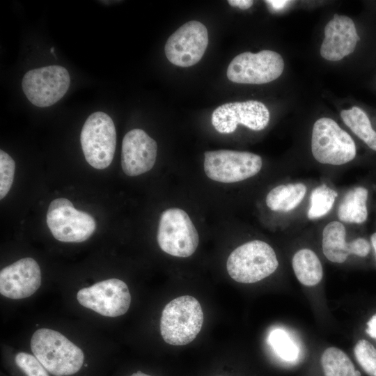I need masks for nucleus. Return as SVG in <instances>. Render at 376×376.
I'll return each instance as SVG.
<instances>
[{
	"mask_svg": "<svg viewBox=\"0 0 376 376\" xmlns=\"http://www.w3.org/2000/svg\"><path fill=\"white\" fill-rule=\"evenodd\" d=\"M130 376H150V375L143 373L142 372L138 371L135 373H133Z\"/></svg>",
	"mask_w": 376,
	"mask_h": 376,
	"instance_id": "33",
	"label": "nucleus"
},
{
	"mask_svg": "<svg viewBox=\"0 0 376 376\" xmlns=\"http://www.w3.org/2000/svg\"><path fill=\"white\" fill-rule=\"evenodd\" d=\"M340 117L351 131L370 149L376 151V132L367 114L359 107H353L340 111Z\"/></svg>",
	"mask_w": 376,
	"mask_h": 376,
	"instance_id": "21",
	"label": "nucleus"
},
{
	"mask_svg": "<svg viewBox=\"0 0 376 376\" xmlns=\"http://www.w3.org/2000/svg\"><path fill=\"white\" fill-rule=\"evenodd\" d=\"M283 69V58L276 52H246L238 54L231 61L226 75L234 83L263 84L279 78Z\"/></svg>",
	"mask_w": 376,
	"mask_h": 376,
	"instance_id": "9",
	"label": "nucleus"
},
{
	"mask_svg": "<svg viewBox=\"0 0 376 376\" xmlns=\"http://www.w3.org/2000/svg\"><path fill=\"white\" fill-rule=\"evenodd\" d=\"M366 334L376 340V313L367 322Z\"/></svg>",
	"mask_w": 376,
	"mask_h": 376,
	"instance_id": "29",
	"label": "nucleus"
},
{
	"mask_svg": "<svg viewBox=\"0 0 376 376\" xmlns=\"http://www.w3.org/2000/svg\"><path fill=\"white\" fill-rule=\"evenodd\" d=\"M311 153L321 164L341 166L355 158L357 148L352 136L334 120L324 117L313 124Z\"/></svg>",
	"mask_w": 376,
	"mask_h": 376,
	"instance_id": "4",
	"label": "nucleus"
},
{
	"mask_svg": "<svg viewBox=\"0 0 376 376\" xmlns=\"http://www.w3.org/2000/svg\"><path fill=\"white\" fill-rule=\"evenodd\" d=\"M279 267L274 249L267 242L254 240L244 243L229 255L226 269L229 276L242 283L258 282L272 274Z\"/></svg>",
	"mask_w": 376,
	"mask_h": 376,
	"instance_id": "3",
	"label": "nucleus"
},
{
	"mask_svg": "<svg viewBox=\"0 0 376 376\" xmlns=\"http://www.w3.org/2000/svg\"><path fill=\"white\" fill-rule=\"evenodd\" d=\"M51 52L53 54L54 53V47L51 48Z\"/></svg>",
	"mask_w": 376,
	"mask_h": 376,
	"instance_id": "34",
	"label": "nucleus"
},
{
	"mask_svg": "<svg viewBox=\"0 0 376 376\" xmlns=\"http://www.w3.org/2000/svg\"><path fill=\"white\" fill-rule=\"evenodd\" d=\"M359 40L353 20L336 13L324 27L320 55L328 61H340L354 51Z\"/></svg>",
	"mask_w": 376,
	"mask_h": 376,
	"instance_id": "16",
	"label": "nucleus"
},
{
	"mask_svg": "<svg viewBox=\"0 0 376 376\" xmlns=\"http://www.w3.org/2000/svg\"><path fill=\"white\" fill-rule=\"evenodd\" d=\"M308 192L306 184L288 182L272 188L265 197L267 207L273 212L288 213L297 208Z\"/></svg>",
	"mask_w": 376,
	"mask_h": 376,
	"instance_id": "17",
	"label": "nucleus"
},
{
	"mask_svg": "<svg viewBox=\"0 0 376 376\" xmlns=\"http://www.w3.org/2000/svg\"><path fill=\"white\" fill-rule=\"evenodd\" d=\"M356 360L368 376H376V348L368 340H359L354 347Z\"/></svg>",
	"mask_w": 376,
	"mask_h": 376,
	"instance_id": "25",
	"label": "nucleus"
},
{
	"mask_svg": "<svg viewBox=\"0 0 376 376\" xmlns=\"http://www.w3.org/2000/svg\"><path fill=\"white\" fill-rule=\"evenodd\" d=\"M15 362L26 376H49L48 371L34 355L19 352L15 357Z\"/></svg>",
	"mask_w": 376,
	"mask_h": 376,
	"instance_id": "27",
	"label": "nucleus"
},
{
	"mask_svg": "<svg viewBox=\"0 0 376 376\" xmlns=\"http://www.w3.org/2000/svg\"><path fill=\"white\" fill-rule=\"evenodd\" d=\"M157 155V142L145 131L133 129L123 137L121 166L129 176H137L153 167Z\"/></svg>",
	"mask_w": 376,
	"mask_h": 376,
	"instance_id": "14",
	"label": "nucleus"
},
{
	"mask_svg": "<svg viewBox=\"0 0 376 376\" xmlns=\"http://www.w3.org/2000/svg\"><path fill=\"white\" fill-rule=\"evenodd\" d=\"M80 142L86 162L93 168L104 169L113 158L116 132L111 118L102 111L91 113L86 120Z\"/></svg>",
	"mask_w": 376,
	"mask_h": 376,
	"instance_id": "5",
	"label": "nucleus"
},
{
	"mask_svg": "<svg viewBox=\"0 0 376 376\" xmlns=\"http://www.w3.org/2000/svg\"><path fill=\"white\" fill-rule=\"evenodd\" d=\"M227 2L231 6L237 7L242 10L249 8L253 3V1L251 0H228Z\"/></svg>",
	"mask_w": 376,
	"mask_h": 376,
	"instance_id": "30",
	"label": "nucleus"
},
{
	"mask_svg": "<svg viewBox=\"0 0 376 376\" xmlns=\"http://www.w3.org/2000/svg\"><path fill=\"white\" fill-rule=\"evenodd\" d=\"M40 284V268L31 258H22L5 267L0 272V293L10 299L29 297L37 291Z\"/></svg>",
	"mask_w": 376,
	"mask_h": 376,
	"instance_id": "15",
	"label": "nucleus"
},
{
	"mask_svg": "<svg viewBox=\"0 0 376 376\" xmlns=\"http://www.w3.org/2000/svg\"><path fill=\"white\" fill-rule=\"evenodd\" d=\"M208 45L206 26L191 20L178 28L168 38L164 52L168 60L180 67H189L203 57Z\"/></svg>",
	"mask_w": 376,
	"mask_h": 376,
	"instance_id": "12",
	"label": "nucleus"
},
{
	"mask_svg": "<svg viewBox=\"0 0 376 376\" xmlns=\"http://www.w3.org/2000/svg\"><path fill=\"white\" fill-rule=\"evenodd\" d=\"M47 224L52 235L63 242H81L88 240L96 228L94 218L75 209L68 199L53 200L48 207Z\"/></svg>",
	"mask_w": 376,
	"mask_h": 376,
	"instance_id": "8",
	"label": "nucleus"
},
{
	"mask_svg": "<svg viewBox=\"0 0 376 376\" xmlns=\"http://www.w3.org/2000/svg\"><path fill=\"white\" fill-rule=\"evenodd\" d=\"M15 162L5 151L0 150V198L8 193L13 182Z\"/></svg>",
	"mask_w": 376,
	"mask_h": 376,
	"instance_id": "26",
	"label": "nucleus"
},
{
	"mask_svg": "<svg viewBox=\"0 0 376 376\" xmlns=\"http://www.w3.org/2000/svg\"><path fill=\"white\" fill-rule=\"evenodd\" d=\"M370 240H371V244L375 251V258H376V233H374L371 235Z\"/></svg>",
	"mask_w": 376,
	"mask_h": 376,
	"instance_id": "32",
	"label": "nucleus"
},
{
	"mask_svg": "<svg viewBox=\"0 0 376 376\" xmlns=\"http://www.w3.org/2000/svg\"><path fill=\"white\" fill-rule=\"evenodd\" d=\"M321 363L324 376H355L357 370L342 350L329 347L322 353Z\"/></svg>",
	"mask_w": 376,
	"mask_h": 376,
	"instance_id": "22",
	"label": "nucleus"
},
{
	"mask_svg": "<svg viewBox=\"0 0 376 376\" xmlns=\"http://www.w3.org/2000/svg\"><path fill=\"white\" fill-rule=\"evenodd\" d=\"M33 355L54 376H69L81 368L83 351L62 334L53 329L36 330L31 339Z\"/></svg>",
	"mask_w": 376,
	"mask_h": 376,
	"instance_id": "1",
	"label": "nucleus"
},
{
	"mask_svg": "<svg viewBox=\"0 0 376 376\" xmlns=\"http://www.w3.org/2000/svg\"><path fill=\"white\" fill-rule=\"evenodd\" d=\"M322 249L325 258L330 262L342 264L350 253V242L346 241L345 224L339 220L328 222L322 230Z\"/></svg>",
	"mask_w": 376,
	"mask_h": 376,
	"instance_id": "18",
	"label": "nucleus"
},
{
	"mask_svg": "<svg viewBox=\"0 0 376 376\" xmlns=\"http://www.w3.org/2000/svg\"><path fill=\"white\" fill-rule=\"evenodd\" d=\"M70 84L68 70L55 65L28 71L22 79V87L31 104L38 107H47L64 96Z\"/></svg>",
	"mask_w": 376,
	"mask_h": 376,
	"instance_id": "10",
	"label": "nucleus"
},
{
	"mask_svg": "<svg viewBox=\"0 0 376 376\" xmlns=\"http://www.w3.org/2000/svg\"><path fill=\"white\" fill-rule=\"evenodd\" d=\"M203 323V313L194 297H178L164 308L160 332L164 340L172 345H184L194 340Z\"/></svg>",
	"mask_w": 376,
	"mask_h": 376,
	"instance_id": "2",
	"label": "nucleus"
},
{
	"mask_svg": "<svg viewBox=\"0 0 376 376\" xmlns=\"http://www.w3.org/2000/svg\"><path fill=\"white\" fill-rule=\"evenodd\" d=\"M211 121L214 129L221 134L235 132L239 124L260 131L269 122V111L263 102L256 100L229 102L214 110Z\"/></svg>",
	"mask_w": 376,
	"mask_h": 376,
	"instance_id": "13",
	"label": "nucleus"
},
{
	"mask_svg": "<svg viewBox=\"0 0 376 376\" xmlns=\"http://www.w3.org/2000/svg\"><path fill=\"white\" fill-rule=\"evenodd\" d=\"M267 342L281 359L292 362L298 358L299 348L285 330L280 328L272 330L268 335Z\"/></svg>",
	"mask_w": 376,
	"mask_h": 376,
	"instance_id": "24",
	"label": "nucleus"
},
{
	"mask_svg": "<svg viewBox=\"0 0 376 376\" xmlns=\"http://www.w3.org/2000/svg\"><path fill=\"white\" fill-rule=\"evenodd\" d=\"M79 303L105 317L125 314L131 303L127 284L118 279H109L80 289L77 294Z\"/></svg>",
	"mask_w": 376,
	"mask_h": 376,
	"instance_id": "11",
	"label": "nucleus"
},
{
	"mask_svg": "<svg viewBox=\"0 0 376 376\" xmlns=\"http://www.w3.org/2000/svg\"><path fill=\"white\" fill-rule=\"evenodd\" d=\"M370 251L369 242L363 237H358L350 242V253L359 257H366Z\"/></svg>",
	"mask_w": 376,
	"mask_h": 376,
	"instance_id": "28",
	"label": "nucleus"
},
{
	"mask_svg": "<svg viewBox=\"0 0 376 376\" xmlns=\"http://www.w3.org/2000/svg\"><path fill=\"white\" fill-rule=\"evenodd\" d=\"M157 240L160 249L175 257L187 258L196 250L199 236L191 219L183 210L169 208L162 212Z\"/></svg>",
	"mask_w": 376,
	"mask_h": 376,
	"instance_id": "6",
	"label": "nucleus"
},
{
	"mask_svg": "<svg viewBox=\"0 0 376 376\" xmlns=\"http://www.w3.org/2000/svg\"><path fill=\"white\" fill-rule=\"evenodd\" d=\"M292 267L300 283L311 287L318 284L323 277V267L317 254L308 248L297 251L292 258Z\"/></svg>",
	"mask_w": 376,
	"mask_h": 376,
	"instance_id": "20",
	"label": "nucleus"
},
{
	"mask_svg": "<svg viewBox=\"0 0 376 376\" xmlns=\"http://www.w3.org/2000/svg\"><path fill=\"white\" fill-rule=\"evenodd\" d=\"M337 196V192L325 184L314 188L310 195L307 217L315 220L328 214L334 207Z\"/></svg>",
	"mask_w": 376,
	"mask_h": 376,
	"instance_id": "23",
	"label": "nucleus"
},
{
	"mask_svg": "<svg viewBox=\"0 0 376 376\" xmlns=\"http://www.w3.org/2000/svg\"><path fill=\"white\" fill-rule=\"evenodd\" d=\"M289 1H283V0H271L265 1V3L269 6L270 8L275 10H279L283 9L288 3Z\"/></svg>",
	"mask_w": 376,
	"mask_h": 376,
	"instance_id": "31",
	"label": "nucleus"
},
{
	"mask_svg": "<svg viewBox=\"0 0 376 376\" xmlns=\"http://www.w3.org/2000/svg\"><path fill=\"white\" fill-rule=\"evenodd\" d=\"M262 166L261 157L251 152L218 150L204 153L205 173L219 182L234 183L247 180L256 175Z\"/></svg>",
	"mask_w": 376,
	"mask_h": 376,
	"instance_id": "7",
	"label": "nucleus"
},
{
	"mask_svg": "<svg viewBox=\"0 0 376 376\" xmlns=\"http://www.w3.org/2000/svg\"><path fill=\"white\" fill-rule=\"evenodd\" d=\"M368 190L362 186L348 190L337 208V217L343 224H361L368 219Z\"/></svg>",
	"mask_w": 376,
	"mask_h": 376,
	"instance_id": "19",
	"label": "nucleus"
}]
</instances>
